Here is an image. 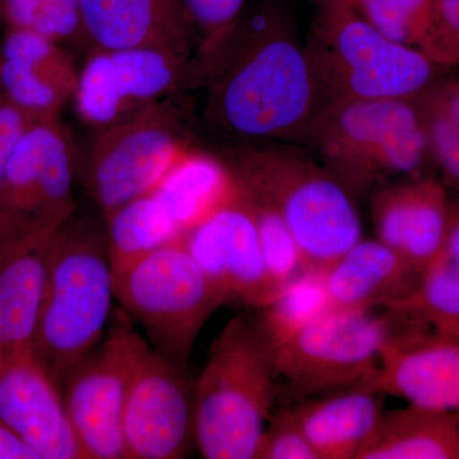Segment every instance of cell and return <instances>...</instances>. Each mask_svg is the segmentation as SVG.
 I'll use <instances>...</instances> for the list:
<instances>
[{
	"mask_svg": "<svg viewBox=\"0 0 459 459\" xmlns=\"http://www.w3.org/2000/svg\"><path fill=\"white\" fill-rule=\"evenodd\" d=\"M198 89L205 122L235 144H299L322 108L304 44L276 2L243 14Z\"/></svg>",
	"mask_w": 459,
	"mask_h": 459,
	"instance_id": "1",
	"label": "cell"
},
{
	"mask_svg": "<svg viewBox=\"0 0 459 459\" xmlns=\"http://www.w3.org/2000/svg\"><path fill=\"white\" fill-rule=\"evenodd\" d=\"M244 197L286 223L305 271L325 272L362 238L353 195L304 147L238 143L222 157Z\"/></svg>",
	"mask_w": 459,
	"mask_h": 459,
	"instance_id": "2",
	"label": "cell"
},
{
	"mask_svg": "<svg viewBox=\"0 0 459 459\" xmlns=\"http://www.w3.org/2000/svg\"><path fill=\"white\" fill-rule=\"evenodd\" d=\"M113 270L104 219L80 207L51 240L32 355L62 389L102 340L113 312Z\"/></svg>",
	"mask_w": 459,
	"mask_h": 459,
	"instance_id": "3",
	"label": "cell"
},
{
	"mask_svg": "<svg viewBox=\"0 0 459 459\" xmlns=\"http://www.w3.org/2000/svg\"><path fill=\"white\" fill-rule=\"evenodd\" d=\"M280 394L259 313H240L214 338L195 385V435L208 459H255Z\"/></svg>",
	"mask_w": 459,
	"mask_h": 459,
	"instance_id": "4",
	"label": "cell"
},
{
	"mask_svg": "<svg viewBox=\"0 0 459 459\" xmlns=\"http://www.w3.org/2000/svg\"><path fill=\"white\" fill-rule=\"evenodd\" d=\"M299 146L352 195L376 192L397 178L422 177L433 162L420 98L325 105Z\"/></svg>",
	"mask_w": 459,
	"mask_h": 459,
	"instance_id": "5",
	"label": "cell"
},
{
	"mask_svg": "<svg viewBox=\"0 0 459 459\" xmlns=\"http://www.w3.org/2000/svg\"><path fill=\"white\" fill-rule=\"evenodd\" d=\"M304 47L322 107L419 99L437 81L439 66L425 54L389 40L353 8L318 5Z\"/></svg>",
	"mask_w": 459,
	"mask_h": 459,
	"instance_id": "6",
	"label": "cell"
},
{
	"mask_svg": "<svg viewBox=\"0 0 459 459\" xmlns=\"http://www.w3.org/2000/svg\"><path fill=\"white\" fill-rule=\"evenodd\" d=\"M195 105V91H184L98 131L84 161L83 183L102 219L153 192L193 146Z\"/></svg>",
	"mask_w": 459,
	"mask_h": 459,
	"instance_id": "7",
	"label": "cell"
},
{
	"mask_svg": "<svg viewBox=\"0 0 459 459\" xmlns=\"http://www.w3.org/2000/svg\"><path fill=\"white\" fill-rule=\"evenodd\" d=\"M113 286L115 300L148 344L184 369L202 328L226 303L181 238L113 273Z\"/></svg>",
	"mask_w": 459,
	"mask_h": 459,
	"instance_id": "8",
	"label": "cell"
},
{
	"mask_svg": "<svg viewBox=\"0 0 459 459\" xmlns=\"http://www.w3.org/2000/svg\"><path fill=\"white\" fill-rule=\"evenodd\" d=\"M374 309H333L270 341L280 394L309 400L359 385H370L380 364V349L392 331L391 316Z\"/></svg>",
	"mask_w": 459,
	"mask_h": 459,
	"instance_id": "9",
	"label": "cell"
},
{
	"mask_svg": "<svg viewBox=\"0 0 459 459\" xmlns=\"http://www.w3.org/2000/svg\"><path fill=\"white\" fill-rule=\"evenodd\" d=\"M77 148L60 119L36 122L0 181V246L50 240L78 210Z\"/></svg>",
	"mask_w": 459,
	"mask_h": 459,
	"instance_id": "10",
	"label": "cell"
},
{
	"mask_svg": "<svg viewBox=\"0 0 459 459\" xmlns=\"http://www.w3.org/2000/svg\"><path fill=\"white\" fill-rule=\"evenodd\" d=\"M198 86L195 56L157 48L91 49L72 102L78 117L100 131Z\"/></svg>",
	"mask_w": 459,
	"mask_h": 459,
	"instance_id": "11",
	"label": "cell"
},
{
	"mask_svg": "<svg viewBox=\"0 0 459 459\" xmlns=\"http://www.w3.org/2000/svg\"><path fill=\"white\" fill-rule=\"evenodd\" d=\"M113 322L62 385L66 411L86 459L126 458L124 406L147 340L132 327L126 314L117 313Z\"/></svg>",
	"mask_w": 459,
	"mask_h": 459,
	"instance_id": "12",
	"label": "cell"
},
{
	"mask_svg": "<svg viewBox=\"0 0 459 459\" xmlns=\"http://www.w3.org/2000/svg\"><path fill=\"white\" fill-rule=\"evenodd\" d=\"M193 435L195 386L184 368L172 365L147 342L133 370L124 406L126 458L186 457Z\"/></svg>",
	"mask_w": 459,
	"mask_h": 459,
	"instance_id": "13",
	"label": "cell"
},
{
	"mask_svg": "<svg viewBox=\"0 0 459 459\" xmlns=\"http://www.w3.org/2000/svg\"><path fill=\"white\" fill-rule=\"evenodd\" d=\"M181 240L226 303L263 309L279 298L263 259L252 205L240 190Z\"/></svg>",
	"mask_w": 459,
	"mask_h": 459,
	"instance_id": "14",
	"label": "cell"
},
{
	"mask_svg": "<svg viewBox=\"0 0 459 459\" xmlns=\"http://www.w3.org/2000/svg\"><path fill=\"white\" fill-rule=\"evenodd\" d=\"M424 325L389 332L370 386L416 406L459 412V341Z\"/></svg>",
	"mask_w": 459,
	"mask_h": 459,
	"instance_id": "15",
	"label": "cell"
},
{
	"mask_svg": "<svg viewBox=\"0 0 459 459\" xmlns=\"http://www.w3.org/2000/svg\"><path fill=\"white\" fill-rule=\"evenodd\" d=\"M80 65L59 42L29 29L4 30L0 45V90L35 122L60 119L74 101Z\"/></svg>",
	"mask_w": 459,
	"mask_h": 459,
	"instance_id": "16",
	"label": "cell"
},
{
	"mask_svg": "<svg viewBox=\"0 0 459 459\" xmlns=\"http://www.w3.org/2000/svg\"><path fill=\"white\" fill-rule=\"evenodd\" d=\"M0 421L40 459H86L62 389L32 352L0 371Z\"/></svg>",
	"mask_w": 459,
	"mask_h": 459,
	"instance_id": "17",
	"label": "cell"
},
{
	"mask_svg": "<svg viewBox=\"0 0 459 459\" xmlns=\"http://www.w3.org/2000/svg\"><path fill=\"white\" fill-rule=\"evenodd\" d=\"M451 205L446 189L433 177L386 184L371 193L377 238L420 272L443 247Z\"/></svg>",
	"mask_w": 459,
	"mask_h": 459,
	"instance_id": "18",
	"label": "cell"
},
{
	"mask_svg": "<svg viewBox=\"0 0 459 459\" xmlns=\"http://www.w3.org/2000/svg\"><path fill=\"white\" fill-rule=\"evenodd\" d=\"M80 7L89 51L157 48L195 56L183 0H80Z\"/></svg>",
	"mask_w": 459,
	"mask_h": 459,
	"instance_id": "19",
	"label": "cell"
},
{
	"mask_svg": "<svg viewBox=\"0 0 459 459\" xmlns=\"http://www.w3.org/2000/svg\"><path fill=\"white\" fill-rule=\"evenodd\" d=\"M53 238L0 246V371L32 352Z\"/></svg>",
	"mask_w": 459,
	"mask_h": 459,
	"instance_id": "20",
	"label": "cell"
},
{
	"mask_svg": "<svg viewBox=\"0 0 459 459\" xmlns=\"http://www.w3.org/2000/svg\"><path fill=\"white\" fill-rule=\"evenodd\" d=\"M419 272L380 240H361L323 272L338 309H376L412 291Z\"/></svg>",
	"mask_w": 459,
	"mask_h": 459,
	"instance_id": "21",
	"label": "cell"
},
{
	"mask_svg": "<svg viewBox=\"0 0 459 459\" xmlns=\"http://www.w3.org/2000/svg\"><path fill=\"white\" fill-rule=\"evenodd\" d=\"M379 392L359 385L289 409L319 459H356L382 415Z\"/></svg>",
	"mask_w": 459,
	"mask_h": 459,
	"instance_id": "22",
	"label": "cell"
},
{
	"mask_svg": "<svg viewBox=\"0 0 459 459\" xmlns=\"http://www.w3.org/2000/svg\"><path fill=\"white\" fill-rule=\"evenodd\" d=\"M356 459H459L458 413L411 403L383 411Z\"/></svg>",
	"mask_w": 459,
	"mask_h": 459,
	"instance_id": "23",
	"label": "cell"
},
{
	"mask_svg": "<svg viewBox=\"0 0 459 459\" xmlns=\"http://www.w3.org/2000/svg\"><path fill=\"white\" fill-rule=\"evenodd\" d=\"M152 193L165 205L184 237L228 204L237 195L238 186L222 159L190 146Z\"/></svg>",
	"mask_w": 459,
	"mask_h": 459,
	"instance_id": "24",
	"label": "cell"
},
{
	"mask_svg": "<svg viewBox=\"0 0 459 459\" xmlns=\"http://www.w3.org/2000/svg\"><path fill=\"white\" fill-rule=\"evenodd\" d=\"M385 307L431 329L459 320V201L452 202L443 247L419 272L412 291Z\"/></svg>",
	"mask_w": 459,
	"mask_h": 459,
	"instance_id": "25",
	"label": "cell"
},
{
	"mask_svg": "<svg viewBox=\"0 0 459 459\" xmlns=\"http://www.w3.org/2000/svg\"><path fill=\"white\" fill-rule=\"evenodd\" d=\"M104 221L113 273L183 238L171 214L152 192L117 208Z\"/></svg>",
	"mask_w": 459,
	"mask_h": 459,
	"instance_id": "26",
	"label": "cell"
},
{
	"mask_svg": "<svg viewBox=\"0 0 459 459\" xmlns=\"http://www.w3.org/2000/svg\"><path fill=\"white\" fill-rule=\"evenodd\" d=\"M355 9L389 40L429 57L437 32V0H356Z\"/></svg>",
	"mask_w": 459,
	"mask_h": 459,
	"instance_id": "27",
	"label": "cell"
},
{
	"mask_svg": "<svg viewBox=\"0 0 459 459\" xmlns=\"http://www.w3.org/2000/svg\"><path fill=\"white\" fill-rule=\"evenodd\" d=\"M323 272L304 271L282 290L279 298L259 312L270 341L287 336L296 329L333 309Z\"/></svg>",
	"mask_w": 459,
	"mask_h": 459,
	"instance_id": "28",
	"label": "cell"
},
{
	"mask_svg": "<svg viewBox=\"0 0 459 459\" xmlns=\"http://www.w3.org/2000/svg\"><path fill=\"white\" fill-rule=\"evenodd\" d=\"M246 3L247 0H183L199 80L237 29Z\"/></svg>",
	"mask_w": 459,
	"mask_h": 459,
	"instance_id": "29",
	"label": "cell"
},
{
	"mask_svg": "<svg viewBox=\"0 0 459 459\" xmlns=\"http://www.w3.org/2000/svg\"><path fill=\"white\" fill-rule=\"evenodd\" d=\"M247 202L255 213L265 268L281 294L292 280L305 271L300 247L279 214L249 199Z\"/></svg>",
	"mask_w": 459,
	"mask_h": 459,
	"instance_id": "30",
	"label": "cell"
},
{
	"mask_svg": "<svg viewBox=\"0 0 459 459\" xmlns=\"http://www.w3.org/2000/svg\"><path fill=\"white\" fill-rule=\"evenodd\" d=\"M255 459H319V455L286 410L265 427Z\"/></svg>",
	"mask_w": 459,
	"mask_h": 459,
	"instance_id": "31",
	"label": "cell"
},
{
	"mask_svg": "<svg viewBox=\"0 0 459 459\" xmlns=\"http://www.w3.org/2000/svg\"><path fill=\"white\" fill-rule=\"evenodd\" d=\"M33 30L69 50L82 48L89 51L81 20L80 0H42Z\"/></svg>",
	"mask_w": 459,
	"mask_h": 459,
	"instance_id": "32",
	"label": "cell"
},
{
	"mask_svg": "<svg viewBox=\"0 0 459 459\" xmlns=\"http://www.w3.org/2000/svg\"><path fill=\"white\" fill-rule=\"evenodd\" d=\"M421 104L427 114L433 164L439 168L444 180L459 190V129L439 111Z\"/></svg>",
	"mask_w": 459,
	"mask_h": 459,
	"instance_id": "33",
	"label": "cell"
},
{
	"mask_svg": "<svg viewBox=\"0 0 459 459\" xmlns=\"http://www.w3.org/2000/svg\"><path fill=\"white\" fill-rule=\"evenodd\" d=\"M429 59L439 68L459 65V0H437V32Z\"/></svg>",
	"mask_w": 459,
	"mask_h": 459,
	"instance_id": "34",
	"label": "cell"
},
{
	"mask_svg": "<svg viewBox=\"0 0 459 459\" xmlns=\"http://www.w3.org/2000/svg\"><path fill=\"white\" fill-rule=\"evenodd\" d=\"M35 120L0 96V181L18 143Z\"/></svg>",
	"mask_w": 459,
	"mask_h": 459,
	"instance_id": "35",
	"label": "cell"
},
{
	"mask_svg": "<svg viewBox=\"0 0 459 459\" xmlns=\"http://www.w3.org/2000/svg\"><path fill=\"white\" fill-rule=\"evenodd\" d=\"M420 99L428 107L443 114L459 129V82L437 81Z\"/></svg>",
	"mask_w": 459,
	"mask_h": 459,
	"instance_id": "36",
	"label": "cell"
},
{
	"mask_svg": "<svg viewBox=\"0 0 459 459\" xmlns=\"http://www.w3.org/2000/svg\"><path fill=\"white\" fill-rule=\"evenodd\" d=\"M0 459H40L17 435L0 421Z\"/></svg>",
	"mask_w": 459,
	"mask_h": 459,
	"instance_id": "37",
	"label": "cell"
},
{
	"mask_svg": "<svg viewBox=\"0 0 459 459\" xmlns=\"http://www.w3.org/2000/svg\"><path fill=\"white\" fill-rule=\"evenodd\" d=\"M434 331L439 332L444 336L455 338V340L459 341V320L439 325V327L434 328Z\"/></svg>",
	"mask_w": 459,
	"mask_h": 459,
	"instance_id": "38",
	"label": "cell"
},
{
	"mask_svg": "<svg viewBox=\"0 0 459 459\" xmlns=\"http://www.w3.org/2000/svg\"><path fill=\"white\" fill-rule=\"evenodd\" d=\"M318 5H327V7H356V0H316Z\"/></svg>",
	"mask_w": 459,
	"mask_h": 459,
	"instance_id": "39",
	"label": "cell"
},
{
	"mask_svg": "<svg viewBox=\"0 0 459 459\" xmlns=\"http://www.w3.org/2000/svg\"><path fill=\"white\" fill-rule=\"evenodd\" d=\"M0 96H2V90H0Z\"/></svg>",
	"mask_w": 459,
	"mask_h": 459,
	"instance_id": "40",
	"label": "cell"
},
{
	"mask_svg": "<svg viewBox=\"0 0 459 459\" xmlns=\"http://www.w3.org/2000/svg\"><path fill=\"white\" fill-rule=\"evenodd\" d=\"M457 413H458V418H459V412H457Z\"/></svg>",
	"mask_w": 459,
	"mask_h": 459,
	"instance_id": "41",
	"label": "cell"
}]
</instances>
